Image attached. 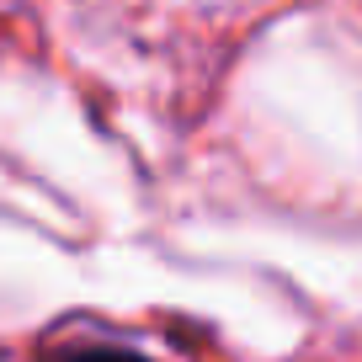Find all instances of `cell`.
<instances>
[{
	"label": "cell",
	"instance_id": "1",
	"mask_svg": "<svg viewBox=\"0 0 362 362\" xmlns=\"http://www.w3.org/2000/svg\"><path fill=\"white\" fill-rule=\"evenodd\" d=\"M43 362H155L134 346H117V341H86V346H54Z\"/></svg>",
	"mask_w": 362,
	"mask_h": 362
}]
</instances>
